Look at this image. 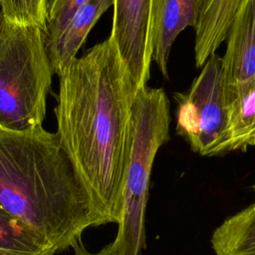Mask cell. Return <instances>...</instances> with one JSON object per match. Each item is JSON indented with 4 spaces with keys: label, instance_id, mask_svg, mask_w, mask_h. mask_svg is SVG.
I'll use <instances>...</instances> for the list:
<instances>
[{
    "label": "cell",
    "instance_id": "obj_1",
    "mask_svg": "<svg viewBox=\"0 0 255 255\" xmlns=\"http://www.w3.org/2000/svg\"><path fill=\"white\" fill-rule=\"evenodd\" d=\"M136 91L110 36L59 74L57 135L101 224H119Z\"/></svg>",
    "mask_w": 255,
    "mask_h": 255
},
{
    "label": "cell",
    "instance_id": "obj_2",
    "mask_svg": "<svg viewBox=\"0 0 255 255\" xmlns=\"http://www.w3.org/2000/svg\"><path fill=\"white\" fill-rule=\"evenodd\" d=\"M0 206L62 252L100 226L93 202L57 133L0 128Z\"/></svg>",
    "mask_w": 255,
    "mask_h": 255
},
{
    "label": "cell",
    "instance_id": "obj_3",
    "mask_svg": "<svg viewBox=\"0 0 255 255\" xmlns=\"http://www.w3.org/2000/svg\"><path fill=\"white\" fill-rule=\"evenodd\" d=\"M169 101L161 88L138 90L131 107L130 144L124 182L123 208L113 244L121 255H141L144 217L153 161L169 139Z\"/></svg>",
    "mask_w": 255,
    "mask_h": 255
},
{
    "label": "cell",
    "instance_id": "obj_4",
    "mask_svg": "<svg viewBox=\"0 0 255 255\" xmlns=\"http://www.w3.org/2000/svg\"><path fill=\"white\" fill-rule=\"evenodd\" d=\"M54 73L42 27L4 21L0 31V128L43 127Z\"/></svg>",
    "mask_w": 255,
    "mask_h": 255
},
{
    "label": "cell",
    "instance_id": "obj_5",
    "mask_svg": "<svg viewBox=\"0 0 255 255\" xmlns=\"http://www.w3.org/2000/svg\"><path fill=\"white\" fill-rule=\"evenodd\" d=\"M174 100L177 134L200 155H221L229 118L221 57L216 53L210 55L188 92L174 94Z\"/></svg>",
    "mask_w": 255,
    "mask_h": 255
},
{
    "label": "cell",
    "instance_id": "obj_6",
    "mask_svg": "<svg viewBox=\"0 0 255 255\" xmlns=\"http://www.w3.org/2000/svg\"><path fill=\"white\" fill-rule=\"evenodd\" d=\"M111 37L137 92L146 87L152 61L153 0H114Z\"/></svg>",
    "mask_w": 255,
    "mask_h": 255
},
{
    "label": "cell",
    "instance_id": "obj_7",
    "mask_svg": "<svg viewBox=\"0 0 255 255\" xmlns=\"http://www.w3.org/2000/svg\"><path fill=\"white\" fill-rule=\"evenodd\" d=\"M226 40L221 73L225 100L230 105L255 89V0H241Z\"/></svg>",
    "mask_w": 255,
    "mask_h": 255
},
{
    "label": "cell",
    "instance_id": "obj_8",
    "mask_svg": "<svg viewBox=\"0 0 255 255\" xmlns=\"http://www.w3.org/2000/svg\"><path fill=\"white\" fill-rule=\"evenodd\" d=\"M205 0H153L152 61L163 77L173 42L187 27L196 28Z\"/></svg>",
    "mask_w": 255,
    "mask_h": 255
},
{
    "label": "cell",
    "instance_id": "obj_9",
    "mask_svg": "<svg viewBox=\"0 0 255 255\" xmlns=\"http://www.w3.org/2000/svg\"><path fill=\"white\" fill-rule=\"evenodd\" d=\"M114 0H87L71 16L61 32L46 40V51L54 74L59 75L74 59L88 34Z\"/></svg>",
    "mask_w": 255,
    "mask_h": 255
},
{
    "label": "cell",
    "instance_id": "obj_10",
    "mask_svg": "<svg viewBox=\"0 0 255 255\" xmlns=\"http://www.w3.org/2000/svg\"><path fill=\"white\" fill-rule=\"evenodd\" d=\"M241 0H205L195 30L194 60L196 67L205 64L210 55L226 40L232 19Z\"/></svg>",
    "mask_w": 255,
    "mask_h": 255
},
{
    "label": "cell",
    "instance_id": "obj_11",
    "mask_svg": "<svg viewBox=\"0 0 255 255\" xmlns=\"http://www.w3.org/2000/svg\"><path fill=\"white\" fill-rule=\"evenodd\" d=\"M215 255H255V203L226 218L212 233Z\"/></svg>",
    "mask_w": 255,
    "mask_h": 255
},
{
    "label": "cell",
    "instance_id": "obj_12",
    "mask_svg": "<svg viewBox=\"0 0 255 255\" xmlns=\"http://www.w3.org/2000/svg\"><path fill=\"white\" fill-rule=\"evenodd\" d=\"M46 241L0 206V255H55Z\"/></svg>",
    "mask_w": 255,
    "mask_h": 255
},
{
    "label": "cell",
    "instance_id": "obj_13",
    "mask_svg": "<svg viewBox=\"0 0 255 255\" xmlns=\"http://www.w3.org/2000/svg\"><path fill=\"white\" fill-rule=\"evenodd\" d=\"M255 145V89L229 105V118L222 154Z\"/></svg>",
    "mask_w": 255,
    "mask_h": 255
},
{
    "label": "cell",
    "instance_id": "obj_14",
    "mask_svg": "<svg viewBox=\"0 0 255 255\" xmlns=\"http://www.w3.org/2000/svg\"><path fill=\"white\" fill-rule=\"evenodd\" d=\"M0 6L6 21L38 25L44 30L46 22L45 0H0Z\"/></svg>",
    "mask_w": 255,
    "mask_h": 255
},
{
    "label": "cell",
    "instance_id": "obj_15",
    "mask_svg": "<svg viewBox=\"0 0 255 255\" xmlns=\"http://www.w3.org/2000/svg\"><path fill=\"white\" fill-rule=\"evenodd\" d=\"M87 0H52L46 9L45 38L52 39L65 27L75 11Z\"/></svg>",
    "mask_w": 255,
    "mask_h": 255
},
{
    "label": "cell",
    "instance_id": "obj_16",
    "mask_svg": "<svg viewBox=\"0 0 255 255\" xmlns=\"http://www.w3.org/2000/svg\"><path fill=\"white\" fill-rule=\"evenodd\" d=\"M76 255H121V253L118 251L116 246L112 243L106 245L103 249H101L98 252H90L86 247L81 243L77 247L74 248Z\"/></svg>",
    "mask_w": 255,
    "mask_h": 255
},
{
    "label": "cell",
    "instance_id": "obj_17",
    "mask_svg": "<svg viewBox=\"0 0 255 255\" xmlns=\"http://www.w3.org/2000/svg\"><path fill=\"white\" fill-rule=\"evenodd\" d=\"M4 21H5V18H4V15L2 13V9H1V6H0V31L2 29V26L4 24Z\"/></svg>",
    "mask_w": 255,
    "mask_h": 255
},
{
    "label": "cell",
    "instance_id": "obj_18",
    "mask_svg": "<svg viewBox=\"0 0 255 255\" xmlns=\"http://www.w3.org/2000/svg\"><path fill=\"white\" fill-rule=\"evenodd\" d=\"M51 1L52 0H45V5H46V9H47V7H48V5L51 3Z\"/></svg>",
    "mask_w": 255,
    "mask_h": 255
}]
</instances>
